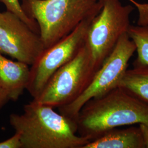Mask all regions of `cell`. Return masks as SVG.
I'll return each mask as SVG.
<instances>
[{
  "instance_id": "15",
  "label": "cell",
  "mask_w": 148,
  "mask_h": 148,
  "mask_svg": "<svg viewBox=\"0 0 148 148\" xmlns=\"http://www.w3.org/2000/svg\"><path fill=\"white\" fill-rule=\"evenodd\" d=\"M0 148H22L19 135L15 133L12 137L1 142Z\"/></svg>"
},
{
  "instance_id": "6",
  "label": "cell",
  "mask_w": 148,
  "mask_h": 148,
  "mask_svg": "<svg viewBox=\"0 0 148 148\" xmlns=\"http://www.w3.org/2000/svg\"><path fill=\"white\" fill-rule=\"evenodd\" d=\"M136 47L128 33L123 35L109 56L96 71L90 84L75 101L58 108L59 112L76 122L79 110L90 99L101 97L119 87Z\"/></svg>"
},
{
  "instance_id": "14",
  "label": "cell",
  "mask_w": 148,
  "mask_h": 148,
  "mask_svg": "<svg viewBox=\"0 0 148 148\" xmlns=\"http://www.w3.org/2000/svg\"><path fill=\"white\" fill-rule=\"evenodd\" d=\"M137 8L139 17L137 25L144 26L148 25V3H139L135 0H128Z\"/></svg>"
},
{
  "instance_id": "3",
  "label": "cell",
  "mask_w": 148,
  "mask_h": 148,
  "mask_svg": "<svg viewBox=\"0 0 148 148\" xmlns=\"http://www.w3.org/2000/svg\"><path fill=\"white\" fill-rule=\"evenodd\" d=\"M22 7L36 22L45 49L73 32L81 21L96 16L102 0H25Z\"/></svg>"
},
{
  "instance_id": "12",
  "label": "cell",
  "mask_w": 148,
  "mask_h": 148,
  "mask_svg": "<svg viewBox=\"0 0 148 148\" xmlns=\"http://www.w3.org/2000/svg\"><path fill=\"white\" fill-rule=\"evenodd\" d=\"M128 34L135 44L137 53L133 66L148 65V25H132L129 27Z\"/></svg>"
},
{
  "instance_id": "7",
  "label": "cell",
  "mask_w": 148,
  "mask_h": 148,
  "mask_svg": "<svg viewBox=\"0 0 148 148\" xmlns=\"http://www.w3.org/2000/svg\"><path fill=\"white\" fill-rule=\"evenodd\" d=\"M95 16L81 21L67 36L45 49L31 66L27 90L33 99L40 95L54 73L78 53L85 43L88 29Z\"/></svg>"
},
{
  "instance_id": "4",
  "label": "cell",
  "mask_w": 148,
  "mask_h": 148,
  "mask_svg": "<svg viewBox=\"0 0 148 148\" xmlns=\"http://www.w3.org/2000/svg\"><path fill=\"white\" fill-rule=\"evenodd\" d=\"M101 11L90 23L85 38L86 48L95 72L131 25L134 8L123 5L120 0H102Z\"/></svg>"
},
{
  "instance_id": "2",
  "label": "cell",
  "mask_w": 148,
  "mask_h": 148,
  "mask_svg": "<svg viewBox=\"0 0 148 148\" xmlns=\"http://www.w3.org/2000/svg\"><path fill=\"white\" fill-rule=\"evenodd\" d=\"M76 123L77 133L90 142L116 128L148 123V104L117 87L86 102Z\"/></svg>"
},
{
  "instance_id": "1",
  "label": "cell",
  "mask_w": 148,
  "mask_h": 148,
  "mask_svg": "<svg viewBox=\"0 0 148 148\" xmlns=\"http://www.w3.org/2000/svg\"><path fill=\"white\" fill-rule=\"evenodd\" d=\"M10 123L22 148H82L90 142L77 135L76 122L34 100L24 106L22 114H11Z\"/></svg>"
},
{
  "instance_id": "18",
  "label": "cell",
  "mask_w": 148,
  "mask_h": 148,
  "mask_svg": "<svg viewBox=\"0 0 148 148\" xmlns=\"http://www.w3.org/2000/svg\"><path fill=\"white\" fill-rule=\"evenodd\" d=\"M22 1H25V0H22Z\"/></svg>"
},
{
  "instance_id": "9",
  "label": "cell",
  "mask_w": 148,
  "mask_h": 148,
  "mask_svg": "<svg viewBox=\"0 0 148 148\" xmlns=\"http://www.w3.org/2000/svg\"><path fill=\"white\" fill-rule=\"evenodd\" d=\"M30 76L29 65L7 58L0 53V87L10 100L17 101L27 90Z\"/></svg>"
},
{
  "instance_id": "13",
  "label": "cell",
  "mask_w": 148,
  "mask_h": 148,
  "mask_svg": "<svg viewBox=\"0 0 148 148\" xmlns=\"http://www.w3.org/2000/svg\"><path fill=\"white\" fill-rule=\"evenodd\" d=\"M0 2L5 5L7 11H10L18 16L34 32H37L38 27L36 22L27 14L20 3L19 0H0Z\"/></svg>"
},
{
  "instance_id": "11",
  "label": "cell",
  "mask_w": 148,
  "mask_h": 148,
  "mask_svg": "<svg viewBox=\"0 0 148 148\" xmlns=\"http://www.w3.org/2000/svg\"><path fill=\"white\" fill-rule=\"evenodd\" d=\"M119 87L148 104V65L127 69Z\"/></svg>"
},
{
  "instance_id": "10",
  "label": "cell",
  "mask_w": 148,
  "mask_h": 148,
  "mask_svg": "<svg viewBox=\"0 0 148 148\" xmlns=\"http://www.w3.org/2000/svg\"><path fill=\"white\" fill-rule=\"evenodd\" d=\"M82 148H145L139 126L111 130Z\"/></svg>"
},
{
  "instance_id": "5",
  "label": "cell",
  "mask_w": 148,
  "mask_h": 148,
  "mask_svg": "<svg viewBox=\"0 0 148 148\" xmlns=\"http://www.w3.org/2000/svg\"><path fill=\"white\" fill-rule=\"evenodd\" d=\"M95 73L84 45L73 58L54 73L33 100L54 108L68 105L84 92Z\"/></svg>"
},
{
  "instance_id": "16",
  "label": "cell",
  "mask_w": 148,
  "mask_h": 148,
  "mask_svg": "<svg viewBox=\"0 0 148 148\" xmlns=\"http://www.w3.org/2000/svg\"><path fill=\"white\" fill-rule=\"evenodd\" d=\"M142 135L145 148H148V123H141L139 125Z\"/></svg>"
},
{
  "instance_id": "17",
  "label": "cell",
  "mask_w": 148,
  "mask_h": 148,
  "mask_svg": "<svg viewBox=\"0 0 148 148\" xmlns=\"http://www.w3.org/2000/svg\"><path fill=\"white\" fill-rule=\"evenodd\" d=\"M10 100L7 93L0 87V109Z\"/></svg>"
},
{
  "instance_id": "8",
  "label": "cell",
  "mask_w": 148,
  "mask_h": 148,
  "mask_svg": "<svg viewBox=\"0 0 148 148\" xmlns=\"http://www.w3.org/2000/svg\"><path fill=\"white\" fill-rule=\"evenodd\" d=\"M45 50L39 34L14 13L0 12V53L32 66Z\"/></svg>"
}]
</instances>
